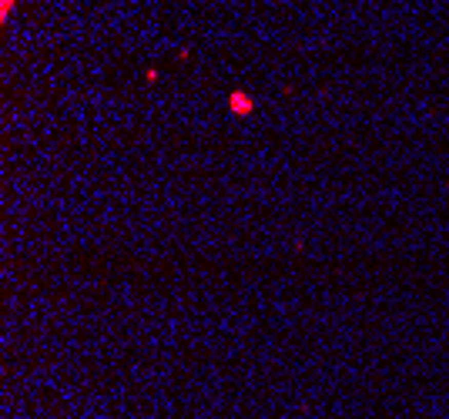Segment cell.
Instances as JSON below:
<instances>
[{
    "mask_svg": "<svg viewBox=\"0 0 449 419\" xmlns=\"http://www.w3.org/2000/svg\"><path fill=\"white\" fill-rule=\"evenodd\" d=\"M228 107H231V114H238V118H248V114L255 111V101H251L245 91H235L228 98Z\"/></svg>",
    "mask_w": 449,
    "mask_h": 419,
    "instance_id": "cell-1",
    "label": "cell"
}]
</instances>
